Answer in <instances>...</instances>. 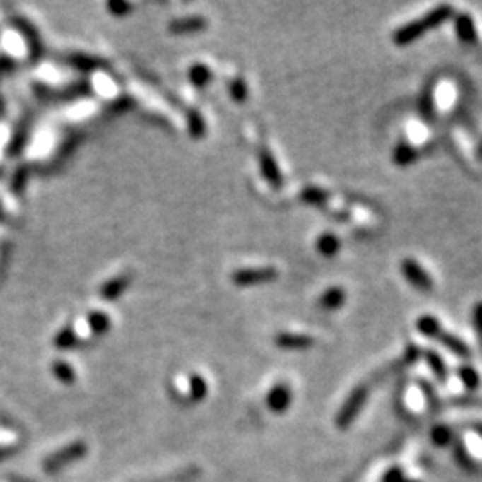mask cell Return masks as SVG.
<instances>
[{
	"instance_id": "cell-27",
	"label": "cell",
	"mask_w": 482,
	"mask_h": 482,
	"mask_svg": "<svg viewBox=\"0 0 482 482\" xmlns=\"http://www.w3.org/2000/svg\"><path fill=\"white\" fill-rule=\"evenodd\" d=\"M327 196L329 193L320 188H305L304 192H302V200L307 204H315V206H322Z\"/></svg>"
},
{
	"instance_id": "cell-26",
	"label": "cell",
	"mask_w": 482,
	"mask_h": 482,
	"mask_svg": "<svg viewBox=\"0 0 482 482\" xmlns=\"http://www.w3.org/2000/svg\"><path fill=\"white\" fill-rule=\"evenodd\" d=\"M54 373H56V377L59 379V381L63 382H74L76 381V372H74V368L68 363L64 361H56L52 366Z\"/></svg>"
},
{
	"instance_id": "cell-1",
	"label": "cell",
	"mask_w": 482,
	"mask_h": 482,
	"mask_svg": "<svg viewBox=\"0 0 482 482\" xmlns=\"http://www.w3.org/2000/svg\"><path fill=\"white\" fill-rule=\"evenodd\" d=\"M452 15H454L452 6H447V4L437 6V8L430 9L429 13H425L422 18L413 20V22L406 23V25H402L400 29H396L392 36L393 43L399 47L411 45L413 42L422 38L423 34H427L429 30L436 29V27H440L441 23L447 22V20H449Z\"/></svg>"
},
{
	"instance_id": "cell-2",
	"label": "cell",
	"mask_w": 482,
	"mask_h": 482,
	"mask_svg": "<svg viewBox=\"0 0 482 482\" xmlns=\"http://www.w3.org/2000/svg\"><path fill=\"white\" fill-rule=\"evenodd\" d=\"M366 399H368V388L365 384L358 386L354 392L348 395V399L343 402L341 409L338 411L336 415V425L339 429H347L354 423V420L358 418V415L361 413L363 406L366 404Z\"/></svg>"
},
{
	"instance_id": "cell-25",
	"label": "cell",
	"mask_w": 482,
	"mask_h": 482,
	"mask_svg": "<svg viewBox=\"0 0 482 482\" xmlns=\"http://www.w3.org/2000/svg\"><path fill=\"white\" fill-rule=\"evenodd\" d=\"M54 343H56L57 348H72L77 345V336L74 334V331L70 327L63 329V331L59 332V334L56 336V339H54Z\"/></svg>"
},
{
	"instance_id": "cell-10",
	"label": "cell",
	"mask_w": 482,
	"mask_h": 482,
	"mask_svg": "<svg viewBox=\"0 0 482 482\" xmlns=\"http://www.w3.org/2000/svg\"><path fill=\"white\" fill-rule=\"evenodd\" d=\"M456 34L457 38L466 45H474L477 42V29L468 13H461L456 16Z\"/></svg>"
},
{
	"instance_id": "cell-31",
	"label": "cell",
	"mask_w": 482,
	"mask_h": 482,
	"mask_svg": "<svg viewBox=\"0 0 482 482\" xmlns=\"http://www.w3.org/2000/svg\"><path fill=\"white\" fill-rule=\"evenodd\" d=\"M474 325L482 345V302H477L474 307Z\"/></svg>"
},
{
	"instance_id": "cell-22",
	"label": "cell",
	"mask_w": 482,
	"mask_h": 482,
	"mask_svg": "<svg viewBox=\"0 0 482 482\" xmlns=\"http://www.w3.org/2000/svg\"><path fill=\"white\" fill-rule=\"evenodd\" d=\"M189 393H192V400L200 402L204 396L208 395V384L200 375L189 377Z\"/></svg>"
},
{
	"instance_id": "cell-38",
	"label": "cell",
	"mask_w": 482,
	"mask_h": 482,
	"mask_svg": "<svg viewBox=\"0 0 482 482\" xmlns=\"http://www.w3.org/2000/svg\"><path fill=\"white\" fill-rule=\"evenodd\" d=\"M481 154H482V145H481Z\"/></svg>"
},
{
	"instance_id": "cell-24",
	"label": "cell",
	"mask_w": 482,
	"mask_h": 482,
	"mask_svg": "<svg viewBox=\"0 0 482 482\" xmlns=\"http://www.w3.org/2000/svg\"><path fill=\"white\" fill-rule=\"evenodd\" d=\"M88 324H90V329L95 334H102V332H106L110 329V318L104 313H91L88 317Z\"/></svg>"
},
{
	"instance_id": "cell-5",
	"label": "cell",
	"mask_w": 482,
	"mask_h": 482,
	"mask_svg": "<svg viewBox=\"0 0 482 482\" xmlns=\"http://www.w3.org/2000/svg\"><path fill=\"white\" fill-rule=\"evenodd\" d=\"M86 445L83 443V441H77V443L74 445H68V447H64V449H61L59 452H56L54 456H50L49 459L45 461V471H49V474H56V471H59L61 468L66 466V464H70L72 461H77L81 459V457L86 454Z\"/></svg>"
},
{
	"instance_id": "cell-32",
	"label": "cell",
	"mask_w": 482,
	"mask_h": 482,
	"mask_svg": "<svg viewBox=\"0 0 482 482\" xmlns=\"http://www.w3.org/2000/svg\"><path fill=\"white\" fill-rule=\"evenodd\" d=\"M382 482H406V477H404V474H402V470H400V468H392V470L386 471Z\"/></svg>"
},
{
	"instance_id": "cell-7",
	"label": "cell",
	"mask_w": 482,
	"mask_h": 482,
	"mask_svg": "<svg viewBox=\"0 0 482 482\" xmlns=\"http://www.w3.org/2000/svg\"><path fill=\"white\" fill-rule=\"evenodd\" d=\"M275 345L284 351H307L315 345V339L305 334H295V332H281L275 336Z\"/></svg>"
},
{
	"instance_id": "cell-21",
	"label": "cell",
	"mask_w": 482,
	"mask_h": 482,
	"mask_svg": "<svg viewBox=\"0 0 482 482\" xmlns=\"http://www.w3.org/2000/svg\"><path fill=\"white\" fill-rule=\"evenodd\" d=\"M454 456H456V461L459 463L461 468H464V470L471 471L477 468V464H475V461L471 459V456L468 454V450L464 449V445L459 443V441H456L454 443Z\"/></svg>"
},
{
	"instance_id": "cell-36",
	"label": "cell",
	"mask_w": 482,
	"mask_h": 482,
	"mask_svg": "<svg viewBox=\"0 0 482 482\" xmlns=\"http://www.w3.org/2000/svg\"><path fill=\"white\" fill-rule=\"evenodd\" d=\"M0 218H2V211H0Z\"/></svg>"
},
{
	"instance_id": "cell-12",
	"label": "cell",
	"mask_w": 482,
	"mask_h": 482,
	"mask_svg": "<svg viewBox=\"0 0 482 482\" xmlns=\"http://www.w3.org/2000/svg\"><path fill=\"white\" fill-rule=\"evenodd\" d=\"M345 300H347L345 291H343L341 288L334 286V288H329V290L322 295L318 304H320V307L327 309V311H336V309H339L343 304H345Z\"/></svg>"
},
{
	"instance_id": "cell-17",
	"label": "cell",
	"mask_w": 482,
	"mask_h": 482,
	"mask_svg": "<svg viewBox=\"0 0 482 482\" xmlns=\"http://www.w3.org/2000/svg\"><path fill=\"white\" fill-rule=\"evenodd\" d=\"M416 329H418V332H422L425 338L434 339L437 332L443 329V325L440 324L437 318L430 317V315H423V317H420L418 320H416Z\"/></svg>"
},
{
	"instance_id": "cell-13",
	"label": "cell",
	"mask_w": 482,
	"mask_h": 482,
	"mask_svg": "<svg viewBox=\"0 0 482 482\" xmlns=\"http://www.w3.org/2000/svg\"><path fill=\"white\" fill-rule=\"evenodd\" d=\"M341 249V240H339L336 234L325 233L322 236H318L317 240V250L325 257H332L339 252Z\"/></svg>"
},
{
	"instance_id": "cell-23",
	"label": "cell",
	"mask_w": 482,
	"mask_h": 482,
	"mask_svg": "<svg viewBox=\"0 0 482 482\" xmlns=\"http://www.w3.org/2000/svg\"><path fill=\"white\" fill-rule=\"evenodd\" d=\"M188 127L192 132L193 138H202L206 134V124H204L202 117L199 114V111H189L188 114Z\"/></svg>"
},
{
	"instance_id": "cell-15",
	"label": "cell",
	"mask_w": 482,
	"mask_h": 482,
	"mask_svg": "<svg viewBox=\"0 0 482 482\" xmlns=\"http://www.w3.org/2000/svg\"><path fill=\"white\" fill-rule=\"evenodd\" d=\"M423 358H425L427 365H429V368L433 370V373L436 375L437 381L447 382L449 372H447V366H445V361L441 359V355L436 354L434 351H425L423 352Z\"/></svg>"
},
{
	"instance_id": "cell-34",
	"label": "cell",
	"mask_w": 482,
	"mask_h": 482,
	"mask_svg": "<svg viewBox=\"0 0 482 482\" xmlns=\"http://www.w3.org/2000/svg\"><path fill=\"white\" fill-rule=\"evenodd\" d=\"M474 429H475V433L481 434V436H482V423H475Z\"/></svg>"
},
{
	"instance_id": "cell-3",
	"label": "cell",
	"mask_w": 482,
	"mask_h": 482,
	"mask_svg": "<svg viewBox=\"0 0 482 482\" xmlns=\"http://www.w3.org/2000/svg\"><path fill=\"white\" fill-rule=\"evenodd\" d=\"M400 271H402L404 279H406L413 288H416V290L420 291H425V293L433 291L434 284L433 279H430V275L427 274L425 268L420 263H416L415 259H409V257L404 259L402 263H400Z\"/></svg>"
},
{
	"instance_id": "cell-6",
	"label": "cell",
	"mask_w": 482,
	"mask_h": 482,
	"mask_svg": "<svg viewBox=\"0 0 482 482\" xmlns=\"http://www.w3.org/2000/svg\"><path fill=\"white\" fill-rule=\"evenodd\" d=\"M259 166L261 174L266 179L268 184L274 189H279L283 186V174H281V168L277 165V161H275V158L266 148H261L259 151Z\"/></svg>"
},
{
	"instance_id": "cell-20",
	"label": "cell",
	"mask_w": 482,
	"mask_h": 482,
	"mask_svg": "<svg viewBox=\"0 0 482 482\" xmlns=\"http://www.w3.org/2000/svg\"><path fill=\"white\" fill-rule=\"evenodd\" d=\"M457 375H459L461 382H463L470 392H474V389H477L478 386H481V375H478V373L475 372V368H471V366H461Z\"/></svg>"
},
{
	"instance_id": "cell-29",
	"label": "cell",
	"mask_w": 482,
	"mask_h": 482,
	"mask_svg": "<svg viewBox=\"0 0 482 482\" xmlns=\"http://www.w3.org/2000/svg\"><path fill=\"white\" fill-rule=\"evenodd\" d=\"M420 389L423 392V395H425L427 399V404H429V407L433 411H440V399H437V393L436 389L433 388V386L429 384L427 381H420Z\"/></svg>"
},
{
	"instance_id": "cell-35",
	"label": "cell",
	"mask_w": 482,
	"mask_h": 482,
	"mask_svg": "<svg viewBox=\"0 0 482 482\" xmlns=\"http://www.w3.org/2000/svg\"><path fill=\"white\" fill-rule=\"evenodd\" d=\"M8 454H9V450H8V449H0V459H2V457L8 456Z\"/></svg>"
},
{
	"instance_id": "cell-11",
	"label": "cell",
	"mask_w": 482,
	"mask_h": 482,
	"mask_svg": "<svg viewBox=\"0 0 482 482\" xmlns=\"http://www.w3.org/2000/svg\"><path fill=\"white\" fill-rule=\"evenodd\" d=\"M208 22L202 16H188V18H179L170 23V30L174 34H192L200 33L206 29Z\"/></svg>"
},
{
	"instance_id": "cell-9",
	"label": "cell",
	"mask_w": 482,
	"mask_h": 482,
	"mask_svg": "<svg viewBox=\"0 0 482 482\" xmlns=\"http://www.w3.org/2000/svg\"><path fill=\"white\" fill-rule=\"evenodd\" d=\"M434 339H437V341H440L443 347L449 348V351L452 352V354H456L457 358H464V359L470 358V347H468L463 339L457 338L456 334H450V332H447V331H443V329H441Z\"/></svg>"
},
{
	"instance_id": "cell-18",
	"label": "cell",
	"mask_w": 482,
	"mask_h": 482,
	"mask_svg": "<svg viewBox=\"0 0 482 482\" xmlns=\"http://www.w3.org/2000/svg\"><path fill=\"white\" fill-rule=\"evenodd\" d=\"M430 440L436 447H449L454 441V433L447 425H434L430 430Z\"/></svg>"
},
{
	"instance_id": "cell-14",
	"label": "cell",
	"mask_w": 482,
	"mask_h": 482,
	"mask_svg": "<svg viewBox=\"0 0 482 482\" xmlns=\"http://www.w3.org/2000/svg\"><path fill=\"white\" fill-rule=\"evenodd\" d=\"M129 281L131 279H129L127 275H124V277H114V279H111L110 283H106L102 286L100 295L106 298V300H114V298H118L125 290H127Z\"/></svg>"
},
{
	"instance_id": "cell-19",
	"label": "cell",
	"mask_w": 482,
	"mask_h": 482,
	"mask_svg": "<svg viewBox=\"0 0 482 482\" xmlns=\"http://www.w3.org/2000/svg\"><path fill=\"white\" fill-rule=\"evenodd\" d=\"M189 81L196 88H204L211 81V70L206 64H195V66L189 68Z\"/></svg>"
},
{
	"instance_id": "cell-30",
	"label": "cell",
	"mask_w": 482,
	"mask_h": 482,
	"mask_svg": "<svg viewBox=\"0 0 482 482\" xmlns=\"http://www.w3.org/2000/svg\"><path fill=\"white\" fill-rule=\"evenodd\" d=\"M68 61H70L74 66L83 68V70H91V68L100 66L102 64L98 59H93V57H88V56H70L68 57Z\"/></svg>"
},
{
	"instance_id": "cell-4",
	"label": "cell",
	"mask_w": 482,
	"mask_h": 482,
	"mask_svg": "<svg viewBox=\"0 0 482 482\" xmlns=\"http://www.w3.org/2000/svg\"><path fill=\"white\" fill-rule=\"evenodd\" d=\"M279 277V271L274 266H259V268H241L233 274V283L237 286H250V284L270 283Z\"/></svg>"
},
{
	"instance_id": "cell-8",
	"label": "cell",
	"mask_w": 482,
	"mask_h": 482,
	"mask_svg": "<svg viewBox=\"0 0 482 482\" xmlns=\"http://www.w3.org/2000/svg\"><path fill=\"white\" fill-rule=\"evenodd\" d=\"M268 409L277 413V415H283L284 411L291 406V392L286 384H277L270 389L266 396Z\"/></svg>"
},
{
	"instance_id": "cell-28",
	"label": "cell",
	"mask_w": 482,
	"mask_h": 482,
	"mask_svg": "<svg viewBox=\"0 0 482 482\" xmlns=\"http://www.w3.org/2000/svg\"><path fill=\"white\" fill-rule=\"evenodd\" d=\"M230 97L236 102H245L247 95H249V88H247L245 81L243 79H234L229 86Z\"/></svg>"
},
{
	"instance_id": "cell-33",
	"label": "cell",
	"mask_w": 482,
	"mask_h": 482,
	"mask_svg": "<svg viewBox=\"0 0 482 482\" xmlns=\"http://www.w3.org/2000/svg\"><path fill=\"white\" fill-rule=\"evenodd\" d=\"M110 11L113 13V15H117V16H124L125 13L131 9V4H125V2H110Z\"/></svg>"
},
{
	"instance_id": "cell-37",
	"label": "cell",
	"mask_w": 482,
	"mask_h": 482,
	"mask_svg": "<svg viewBox=\"0 0 482 482\" xmlns=\"http://www.w3.org/2000/svg\"><path fill=\"white\" fill-rule=\"evenodd\" d=\"M406 482H416V481H406Z\"/></svg>"
},
{
	"instance_id": "cell-16",
	"label": "cell",
	"mask_w": 482,
	"mask_h": 482,
	"mask_svg": "<svg viewBox=\"0 0 482 482\" xmlns=\"http://www.w3.org/2000/svg\"><path fill=\"white\" fill-rule=\"evenodd\" d=\"M416 158H418V152H416V148L413 147V145L406 143V141H402V143L396 145L395 151H393V161H395V165H399V166L411 165V163L415 161Z\"/></svg>"
}]
</instances>
